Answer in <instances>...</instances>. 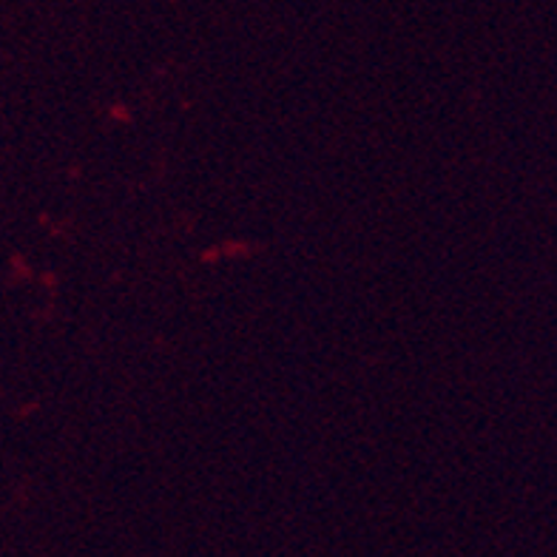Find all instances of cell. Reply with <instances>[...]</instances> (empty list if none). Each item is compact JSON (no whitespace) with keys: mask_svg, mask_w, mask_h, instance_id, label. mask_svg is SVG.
I'll use <instances>...</instances> for the list:
<instances>
[]
</instances>
